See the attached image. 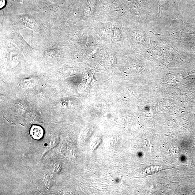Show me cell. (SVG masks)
<instances>
[{"label":"cell","instance_id":"cell-2","mask_svg":"<svg viewBox=\"0 0 195 195\" xmlns=\"http://www.w3.org/2000/svg\"><path fill=\"white\" fill-rule=\"evenodd\" d=\"M37 80L35 78H30V79L24 80L22 82V86L23 88H30L33 87L37 84Z\"/></svg>","mask_w":195,"mask_h":195},{"label":"cell","instance_id":"cell-3","mask_svg":"<svg viewBox=\"0 0 195 195\" xmlns=\"http://www.w3.org/2000/svg\"><path fill=\"white\" fill-rule=\"evenodd\" d=\"M2 2H1V7H2L5 5V2H3L4 0H1Z\"/></svg>","mask_w":195,"mask_h":195},{"label":"cell","instance_id":"cell-1","mask_svg":"<svg viewBox=\"0 0 195 195\" xmlns=\"http://www.w3.org/2000/svg\"><path fill=\"white\" fill-rule=\"evenodd\" d=\"M30 135L34 139L39 140L43 137L44 131L43 128L38 126H33L30 131Z\"/></svg>","mask_w":195,"mask_h":195}]
</instances>
